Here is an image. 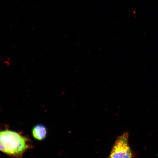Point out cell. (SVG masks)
<instances>
[{"label":"cell","mask_w":158,"mask_h":158,"mask_svg":"<svg viewBox=\"0 0 158 158\" xmlns=\"http://www.w3.org/2000/svg\"><path fill=\"white\" fill-rule=\"evenodd\" d=\"M31 140L21 132L13 131L5 126L0 129V151L13 158H23L32 147Z\"/></svg>","instance_id":"1"},{"label":"cell","mask_w":158,"mask_h":158,"mask_svg":"<svg viewBox=\"0 0 158 158\" xmlns=\"http://www.w3.org/2000/svg\"><path fill=\"white\" fill-rule=\"evenodd\" d=\"M128 140L127 133L119 136L112 148L108 158H132L131 151Z\"/></svg>","instance_id":"2"},{"label":"cell","mask_w":158,"mask_h":158,"mask_svg":"<svg viewBox=\"0 0 158 158\" xmlns=\"http://www.w3.org/2000/svg\"><path fill=\"white\" fill-rule=\"evenodd\" d=\"M32 134L35 139L39 141H43L47 136V128L42 124H37L33 128Z\"/></svg>","instance_id":"3"}]
</instances>
